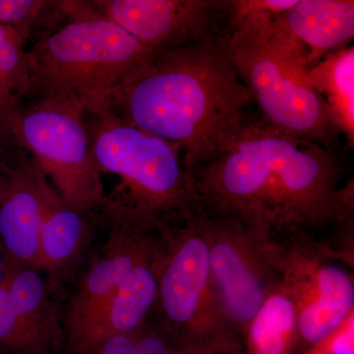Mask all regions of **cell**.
<instances>
[{"label":"cell","instance_id":"cell-1","mask_svg":"<svg viewBox=\"0 0 354 354\" xmlns=\"http://www.w3.org/2000/svg\"><path fill=\"white\" fill-rule=\"evenodd\" d=\"M198 207L234 216L272 245L308 242L353 264V179L332 149L251 116L191 174Z\"/></svg>","mask_w":354,"mask_h":354},{"label":"cell","instance_id":"cell-2","mask_svg":"<svg viewBox=\"0 0 354 354\" xmlns=\"http://www.w3.org/2000/svg\"><path fill=\"white\" fill-rule=\"evenodd\" d=\"M251 104L227 30L153 55L114 92L106 113L178 147L191 176L239 134Z\"/></svg>","mask_w":354,"mask_h":354},{"label":"cell","instance_id":"cell-3","mask_svg":"<svg viewBox=\"0 0 354 354\" xmlns=\"http://www.w3.org/2000/svg\"><path fill=\"white\" fill-rule=\"evenodd\" d=\"M60 23L28 50L31 97L70 102L88 115L106 113L114 92L153 53L90 1H68Z\"/></svg>","mask_w":354,"mask_h":354},{"label":"cell","instance_id":"cell-4","mask_svg":"<svg viewBox=\"0 0 354 354\" xmlns=\"http://www.w3.org/2000/svg\"><path fill=\"white\" fill-rule=\"evenodd\" d=\"M93 153L102 174L120 179L104 213L157 225L196 209L192 177L180 149L109 113L88 115Z\"/></svg>","mask_w":354,"mask_h":354},{"label":"cell","instance_id":"cell-5","mask_svg":"<svg viewBox=\"0 0 354 354\" xmlns=\"http://www.w3.org/2000/svg\"><path fill=\"white\" fill-rule=\"evenodd\" d=\"M193 211L158 223L165 246L152 316L174 339L197 353L218 354L243 348L216 297L208 246Z\"/></svg>","mask_w":354,"mask_h":354},{"label":"cell","instance_id":"cell-6","mask_svg":"<svg viewBox=\"0 0 354 354\" xmlns=\"http://www.w3.org/2000/svg\"><path fill=\"white\" fill-rule=\"evenodd\" d=\"M6 130L67 206L85 214L102 209V174L82 109L66 102L34 99L8 118Z\"/></svg>","mask_w":354,"mask_h":354},{"label":"cell","instance_id":"cell-7","mask_svg":"<svg viewBox=\"0 0 354 354\" xmlns=\"http://www.w3.org/2000/svg\"><path fill=\"white\" fill-rule=\"evenodd\" d=\"M235 68L271 127L335 150L342 136L327 104L274 50L261 28L228 30Z\"/></svg>","mask_w":354,"mask_h":354},{"label":"cell","instance_id":"cell-8","mask_svg":"<svg viewBox=\"0 0 354 354\" xmlns=\"http://www.w3.org/2000/svg\"><path fill=\"white\" fill-rule=\"evenodd\" d=\"M193 215L208 246L212 281L221 308L243 346L253 319L281 286L274 249L234 216L198 206Z\"/></svg>","mask_w":354,"mask_h":354},{"label":"cell","instance_id":"cell-9","mask_svg":"<svg viewBox=\"0 0 354 354\" xmlns=\"http://www.w3.org/2000/svg\"><path fill=\"white\" fill-rule=\"evenodd\" d=\"M272 247L281 288L297 304L302 353L311 354L353 315V265L308 242Z\"/></svg>","mask_w":354,"mask_h":354},{"label":"cell","instance_id":"cell-10","mask_svg":"<svg viewBox=\"0 0 354 354\" xmlns=\"http://www.w3.org/2000/svg\"><path fill=\"white\" fill-rule=\"evenodd\" d=\"M106 216L111 225L108 241L84 274L64 314V353L80 339L130 272L164 245L158 225Z\"/></svg>","mask_w":354,"mask_h":354},{"label":"cell","instance_id":"cell-11","mask_svg":"<svg viewBox=\"0 0 354 354\" xmlns=\"http://www.w3.org/2000/svg\"><path fill=\"white\" fill-rule=\"evenodd\" d=\"M90 3L153 55L227 30L228 0H95Z\"/></svg>","mask_w":354,"mask_h":354},{"label":"cell","instance_id":"cell-12","mask_svg":"<svg viewBox=\"0 0 354 354\" xmlns=\"http://www.w3.org/2000/svg\"><path fill=\"white\" fill-rule=\"evenodd\" d=\"M262 30L288 66L306 78L321 60L353 39L354 2L297 0Z\"/></svg>","mask_w":354,"mask_h":354},{"label":"cell","instance_id":"cell-13","mask_svg":"<svg viewBox=\"0 0 354 354\" xmlns=\"http://www.w3.org/2000/svg\"><path fill=\"white\" fill-rule=\"evenodd\" d=\"M50 184L27 155L0 153V245L11 262L39 268V234Z\"/></svg>","mask_w":354,"mask_h":354},{"label":"cell","instance_id":"cell-14","mask_svg":"<svg viewBox=\"0 0 354 354\" xmlns=\"http://www.w3.org/2000/svg\"><path fill=\"white\" fill-rule=\"evenodd\" d=\"M162 249L142 261L123 279L101 313L91 323L67 354H88L102 339L118 334H132L152 315L157 304L158 268Z\"/></svg>","mask_w":354,"mask_h":354},{"label":"cell","instance_id":"cell-15","mask_svg":"<svg viewBox=\"0 0 354 354\" xmlns=\"http://www.w3.org/2000/svg\"><path fill=\"white\" fill-rule=\"evenodd\" d=\"M6 283L18 319L41 354L64 353V312L41 270L8 259Z\"/></svg>","mask_w":354,"mask_h":354},{"label":"cell","instance_id":"cell-16","mask_svg":"<svg viewBox=\"0 0 354 354\" xmlns=\"http://www.w3.org/2000/svg\"><path fill=\"white\" fill-rule=\"evenodd\" d=\"M88 215L67 206L50 186L39 234L41 271L57 274L73 264L90 234Z\"/></svg>","mask_w":354,"mask_h":354},{"label":"cell","instance_id":"cell-17","mask_svg":"<svg viewBox=\"0 0 354 354\" xmlns=\"http://www.w3.org/2000/svg\"><path fill=\"white\" fill-rule=\"evenodd\" d=\"M307 82L322 97L339 134L354 144V48L327 55L306 74Z\"/></svg>","mask_w":354,"mask_h":354},{"label":"cell","instance_id":"cell-18","mask_svg":"<svg viewBox=\"0 0 354 354\" xmlns=\"http://www.w3.org/2000/svg\"><path fill=\"white\" fill-rule=\"evenodd\" d=\"M246 354H304L295 300L281 286L266 300L249 326Z\"/></svg>","mask_w":354,"mask_h":354},{"label":"cell","instance_id":"cell-19","mask_svg":"<svg viewBox=\"0 0 354 354\" xmlns=\"http://www.w3.org/2000/svg\"><path fill=\"white\" fill-rule=\"evenodd\" d=\"M15 32L0 25V120L6 121L32 95L29 55Z\"/></svg>","mask_w":354,"mask_h":354},{"label":"cell","instance_id":"cell-20","mask_svg":"<svg viewBox=\"0 0 354 354\" xmlns=\"http://www.w3.org/2000/svg\"><path fill=\"white\" fill-rule=\"evenodd\" d=\"M67 8L68 1L0 0V25L15 32L26 46L43 28L48 31L62 22Z\"/></svg>","mask_w":354,"mask_h":354},{"label":"cell","instance_id":"cell-21","mask_svg":"<svg viewBox=\"0 0 354 354\" xmlns=\"http://www.w3.org/2000/svg\"><path fill=\"white\" fill-rule=\"evenodd\" d=\"M297 0H228L227 29H250L271 23Z\"/></svg>","mask_w":354,"mask_h":354},{"label":"cell","instance_id":"cell-22","mask_svg":"<svg viewBox=\"0 0 354 354\" xmlns=\"http://www.w3.org/2000/svg\"><path fill=\"white\" fill-rule=\"evenodd\" d=\"M0 354H41L14 310L6 277L0 286Z\"/></svg>","mask_w":354,"mask_h":354},{"label":"cell","instance_id":"cell-23","mask_svg":"<svg viewBox=\"0 0 354 354\" xmlns=\"http://www.w3.org/2000/svg\"><path fill=\"white\" fill-rule=\"evenodd\" d=\"M135 354H201L183 346L152 315L135 333Z\"/></svg>","mask_w":354,"mask_h":354},{"label":"cell","instance_id":"cell-24","mask_svg":"<svg viewBox=\"0 0 354 354\" xmlns=\"http://www.w3.org/2000/svg\"><path fill=\"white\" fill-rule=\"evenodd\" d=\"M88 354H135V333L111 335Z\"/></svg>","mask_w":354,"mask_h":354},{"label":"cell","instance_id":"cell-25","mask_svg":"<svg viewBox=\"0 0 354 354\" xmlns=\"http://www.w3.org/2000/svg\"><path fill=\"white\" fill-rule=\"evenodd\" d=\"M348 326V329L339 330L314 351L320 354H353V325L349 328V323Z\"/></svg>","mask_w":354,"mask_h":354},{"label":"cell","instance_id":"cell-26","mask_svg":"<svg viewBox=\"0 0 354 354\" xmlns=\"http://www.w3.org/2000/svg\"><path fill=\"white\" fill-rule=\"evenodd\" d=\"M7 270H8V259H7L6 253L0 245V286L3 283L4 279H6Z\"/></svg>","mask_w":354,"mask_h":354},{"label":"cell","instance_id":"cell-27","mask_svg":"<svg viewBox=\"0 0 354 354\" xmlns=\"http://www.w3.org/2000/svg\"><path fill=\"white\" fill-rule=\"evenodd\" d=\"M9 139L8 135H7L6 128L2 124L1 120H0V153L3 152L6 150L7 140Z\"/></svg>","mask_w":354,"mask_h":354},{"label":"cell","instance_id":"cell-28","mask_svg":"<svg viewBox=\"0 0 354 354\" xmlns=\"http://www.w3.org/2000/svg\"><path fill=\"white\" fill-rule=\"evenodd\" d=\"M218 354H246V353L244 348H236L232 349V351H223V353Z\"/></svg>","mask_w":354,"mask_h":354},{"label":"cell","instance_id":"cell-29","mask_svg":"<svg viewBox=\"0 0 354 354\" xmlns=\"http://www.w3.org/2000/svg\"><path fill=\"white\" fill-rule=\"evenodd\" d=\"M311 354H320V353H317V351H313V353H312Z\"/></svg>","mask_w":354,"mask_h":354}]
</instances>
